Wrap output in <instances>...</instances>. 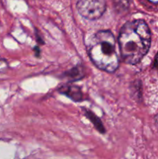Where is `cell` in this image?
Instances as JSON below:
<instances>
[{
  "instance_id": "cell-1",
  "label": "cell",
  "mask_w": 158,
  "mask_h": 159,
  "mask_svg": "<svg viewBox=\"0 0 158 159\" xmlns=\"http://www.w3.org/2000/svg\"><path fill=\"white\" fill-rule=\"evenodd\" d=\"M151 34L148 26L142 20L128 22L122 27L119 36L121 54L125 63L135 65L148 52Z\"/></svg>"
},
{
  "instance_id": "cell-2",
  "label": "cell",
  "mask_w": 158,
  "mask_h": 159,
  "mask_svg": "<svg viewBox=\"0 0 158 159\" xmlns=\"http://www.w3.org/2000/svg\"><path fill=\"white\" fill-rule=\"evenodd\" d=\"M88 51L95 66L107 72H113L119 67V57L114 35L109 30H101L91 37Z\"/></svg>"
},
{
  "instance_id": "cell-3",
  "label": "cell",
  "mask_w": 158,
  "mask_h": 159,
  "mask_svg": "<svg viewBox=\"0 0 158 159\" xmlns=\"http://www.w3.org/2000/svg\"><path fill=\"white\" fill-rule=\"evenodd\" d=\"M77 9L82 16L88 20H97L103 15L106 2L105 0H78Z\"/></svg>"
},
{
  "instance_id": "cell-4",
  "label": "cell",
  "mask_w": 158,
  "mask_h": 159,
  "mask_svg": "<svg viewBox=\"0 0 158 159\" xmlns=\"http://www.w3.org/2000/svg\"><path fill=\"white\" fill-rule=\"evenodd\" d=\"M58 90L60 93L66 95L68 97H69L72 100L76 101V102L81 100L82 93L81 91V89L77 87V85L65 84V85H60Z\"/></svg>"
},
{
  "instance_id": "cell-5",
  "label": "cell",
  "mask_w": 158,
  "mask_h": 159,
  "mask_svg": "<svg viewBox=\"0 0 158 159\" xmlns=\"http://www.w3.org/2000/svg\"><path fill=\"white\" fill-rule=\"evenodd\" d=\"M85 114L86 115L87 117H88V119H89L93 123V124H94V126L95 127V128L97 129V130H99L100 133H102V134L105 133V127H104L103 124H102V121L100 120V119H99L98 116H96L95 115L92 113V112L89 111V110H85Z\"/></svg>"
},
{
  "instance_id": "cell-6",
  "label": "cell",
  "mask_w": 158,
  "mask_h": 159,
  "mask_svg": "<svg viewBox=\"0 0 158 159\" xmlns=\"http://www.w3.org/2000/svg\"><path fill=\"white\" fill-rule=\"evenodd\" d=\"M65 75L71 80H75V79H80L83 77V71L81 67H76L67 72Z\"/></svg>"
},
{
  "instance_id": "cell-7",
  "label": "cell",
  "mask_w": 158,
  "mask_h": 159,
  "mask_svg": "<svg viewBox=\"0 0 158 159\" xmlns=\"http://www.w3.org/2000/svg\"><path fill=\"white\" fill-rule=\"evenodd\" d=\"M114 6L116 9L122 12L129 7V0H114Z\"/></svg>"
},
{
  "instance_id": "cell-8",
  "label": "cell",
  "mask_w": 158,
  "mask_h": 159,
  "mask_svg": "<svg viewBox=\"0 0 158 159\" xmlns=\"http://www.w3.org/2000/svg\"><path fill=\"white\" fill-rule=\"evenodd\" d=\"M154 68L156 71H158V53L156 56V58H155V61H154Z\"/></svg>"
},
{
  "instance_id": "cell-9",
  "label": "cell",
  "mask_w": 158,
  "mask_h": 159,
  "mask_svg": "<svg viewBox=\"0 0 158 159\" xmlns=\"http://www.w3.org/2000/svg\"><path fill=\"white\" fill-rule=\"evenodd\" d=\"M155 120H156V124H157V126H158V113H157V115L156 116V117H155Z\"/></svg>"
},
{
  "instance_id": "cell-10",
  "label": "cell",
  "mask_w": 158,
  "mask_h": 159,
  "mask_svg": "<svg viewBox=\"0 0 158 159\" xmlns=\"http://www.w3.org/2000/svg\"><path fill=\"white\" fill-rule=\"evenodd\" d=\"M149 1L153 3H158V0H149Z\"/></svg>"
}]
</instances>
